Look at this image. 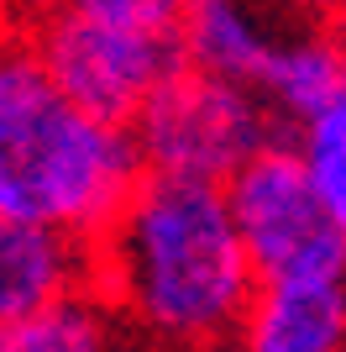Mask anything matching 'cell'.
Wrapping results in <instances>:
<instances>
[{
	"instance_id": "cell-1",
	"label": "cell",
	"mask_w": 346,
	"mask_h": 352,
	"mask_svg": "<svg viewBox=\"0 0 346 352\" xmlns=\"http://www.w3.org/2000/svg\"><path fill=\"white\" fill-rule=\"evenodd\" d=\"M95 242L100 300L163 347L231 342L262 284L226 184L142 174Z\"/></svg>"
},
{
	"instance_id": "cell-2",
	"label": "cell",
	"mask_w": 346,
	"mask_h": 352,
	"mask_svg": "<svg viewBox=\"0 0 346 352\" xmlns=\"http://www.w3.org/2000/svg\"><path fill=\"white\" fill-rule=\"evenodd\" d=\"M142 174L131 126L84 111L27 32H0V210L100 236Z\"/></svg>"
},
{
	"instance_id": "cell-3",
	"label": "cell",
	"mask_w": 346,
	"mask_h": 352,
	"mask_svg": "<svg viewBox=\"0 0 346 352\" xmlns=\"http://www.w3.org/2000/svg\"><path fill=\"white\" fill-rule=\"evenodd\" d=\"M273 126L278 116L257 85L184 63L131 121V137L142 147L147 174L226 184L252 153L278 137Z\"/></svg>"
},
{
	"instance_id": "cell-4",
	"label": "cell",
	"mask_w": 346,
	"mask_h": 352,
	"mask_svg": "<svg viewBox=\"0 0 346 352\" xmlns=\"http://www.w3.org/2000/svg\"><path fill=\"white\" fill-rule=\"evenodd\" d=\"M27 37L58 85L115 126H131L147 100L189 63L178 32L84 11H37Z\"/></svg>"
},
{
	"instance_id": "cell-5",
	"label": "cell",
	"mask_w": 346,
	"mask_h": 352,
	"mask_svg": "<svg viewBox=\"0 0 346 352\" xmlns=\"http://www.w3.org/2000/svg\"><path fill=\"white\" fill-rule=\"evenodd\" d=\"M231 216L242 226L262 279H346V226L320 200L294 142H268L226 179Z\"/></svg>"
},
{
	"instance_id": "cell-6",
	"label": "cell",
	"mask_w": 346,
	"mask_h": 352,
	"mask_svg": "<svg viewBox=\"0 0 346 352\" xmlns=\"http://www.w3.org/2000/svg\"><path fill=\"white\" fill-rule=\"evenodd\" d=\"M73 294H100V242L0 210V321Z\"/></svg>"
},
{
	"instance_id": "cell-7",
	"label": "cell",
	"mask_w": 346,
	"mask_h": 352,
	"mask_svg": "<svg viewBox=\"0 0 346 352\" xmlns=\"http://www.w3.org/2000/svg\"><path fill=\"white\" fill-rule=\"evenodd\" d=\"M242 352H346V279H262Z\"/></svg>"
},
{
	"instance_id": "cell-8",
	"label": "cell",
	"mask_w": 346,
	"mask_h": 352,
	"mask_svg": "<svg viewBox=\"0 0 346 352\" xmlns=\"http://www.w3.org/2000/svg\"><path fill=\"white\" fill-rule=\"evenodd\" d=\"M262 100L273 105V116L304 126L310 116H320L325 105H336L346 95V47L341 32L325 27H288L278 37L273 58L257 79Z\"/></svg>"
},
{
	"instance_id": "cell-9",
	"label": "cell",
	"mask_w": 346,
	"mask_h": 352,
	"mask_svg": "<svg viewBox=\"0 0 346 352\" xmlns=\"http://www.w3.org/2000/svg\"><path fill=\"white\" fill-rule=\"evenodd\" d=\"M284 32L288 27H273L252 0H194L189 16L178 21L184 58L194 69L226 74V79H242V85L262 79Z\"/></svg>"
},
{
	"instance_id": "cell-10",
	"label": "cell",
	"mask_w": 346,
	"mask_h": 352,
	"mask_svg": "<svg viewBox=\"0 0 346 352\" xmlns=\"http://www.w3.org/2000/svg\"><path fill=\"white\" fill-rule=\"evenodd\" d=\"M115 310L100 294H73L32 316L0 321V352H111Z\"/></svg>"
},
{
	"instance_id": "cell-11",
	"label": "cell",
	"mask_w": 346,
	"mask_h": 352,
	"mask_svg": "<svg viewBox=\"0 0 346 352\" xmlns=\"http://www.w3.org/2000/svg\"><path fill=\"white\" fill-rule=\"evenodd\" d=\"M294 147H299L304 168L315 179L320 200L346 226V95L336 105H325L320 116H310L304 126H294Z\"/></svg>"
},
{
	"instance_id": "cell-12",
	"label": "cell",
	"mask_w": 346,
	"mask_h": 352,
	"mask_svg": "<svg viewBox=\"0 0 346 352\" xmlns=\"http://www.w3.org/2000/svg\"><path fill=\"white\" fill-rule=\"evenodd\" d=\"M194 0H37V11H84V16H111V21H137V27H168L189 16Z\"/></svg>"
},
{
	"instance_id": "cell-13",
	"label": "cell",
	"mask_w": 346,
	"mask_h": 352,
	"mask_svg": "<svg viewBox=\"0 0 346 352\" xmlns=\"http://www.w3.org/2000/svg\"><path fill=\"white\" fill-rule=\"evenodd\" d=\"M294 11H304V16H325V11H336V6H346V0H288Z\"/></svg>"
},
{
	"instance_id": "cell-14",
	"label": "cell",
	"mask_w": 346,
	"mask_h": 352,
	"mask_svg": "<svg viewBox=\"0 0 346 352\" xmlns=\"http://www.w3.org/2000/svg\"><path fill=\"white\" fill-rule=\"evenodd\" d=\"M336 32H341V47H346V11H341V27H336Z\"/></svg>"
},
{
	"instance_id": "cell-15",
	"label": "cell",
	"mask_w": 346,
	"mask_h": 352,
	"mask_svg": "<svg viewBox=\"0 0 346 352\" xmlns=\"http://www.w3.org/2000/svg\"><path fill=\"white\" fill-rule=\"evenodd\" d=\"M111 352H121V347H111Z\"/></svg>"
}]
</instances>
